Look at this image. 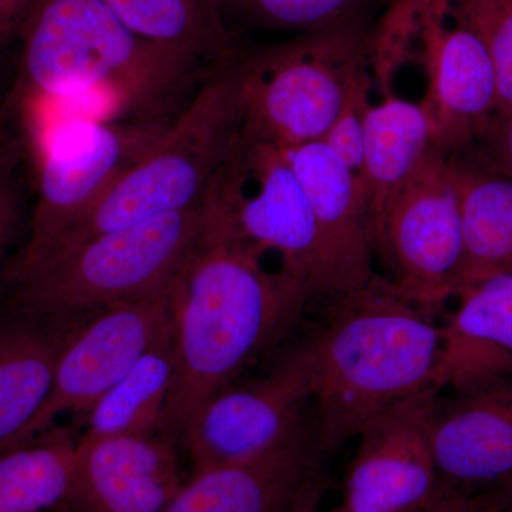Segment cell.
<instances>
[{
    "label": "cell",
    "mask_w": 512,
    "mask_h": 512,
    "mask_svg": "<svg viewBox=\"0 0 512 512\" xmlns=\"http://www.w3.org/2000/svg\"><path fill=\"white\" fill-rule=\"evenodd\" d=\"M423 512H501L495 510L483 498L473 497L439 484L437 493L431 498Z\"/></svg>",
    "instance_id": "30"
},
{
    "label": "cell",
    "mask_w": 512,
    "mask_h": 512,
    "mask_svg": "<svg viewBox=\"0 0 512 512\" xmlns=\"http://www.w3.org/2000/svg\"><path fill=\"white\" fill-rule=\"evenodd\" d=\"M325 491L326 487H320L318 490L313 491V493L293 512H318L319 504L320 501H322Z\"/></svg>",
    "instance_id": "32"
},
{
    "label": "cell",
    "mask_w": 512,
    "mask_h": 512,
    "mask_svg": "<svg viewBox=\"0 0 512 512\" xmlns=\"http://www.w3.org/2000/svg\"><path fill=\"white\" fill-rule=\"evenodd\" d=\"M183 483L163 433L79 443L76 478L56 512H161Z\"/></svg>",
    "instance_id": "17"
},
{
    "label": "cell",
    "mask_w": 512,
    "mask_h": 512,
    "mask_svg": "<svg viewBox=\"0 0 512 512\" xmlns=\"http://www.w3.org/2000/svg\"><path fill=\"white\" fill-rule=\"evenodd\" d=\"M458 192L461 251L454 296L512 274V180L460 154L448 156Z\"/></svg>",
    "instance_id": "19"
},
{
    "label": "cell",
    "mask_w": 512,
    "mask_h": 512,
    "mask_svg": "<svg viewBox=\"0 0 512 512\" xmlns=\"http://www.w3.org/2000/svg\"><path fill=\"white\" fill-rule=\"evenodd\" d=\"M79 443L50 427L0 453V512H56L72 490Z\"/></svg>",
    "instance_id": "24"
},
{
    "label": "cell",
    "mask_w": 512,
    "mask_h": 512,
    "mask_svg": "<svg viewBox=\"0 0 512 512\" xmlns=\"http://www.w3.org/2000/svg\"><path fill=\"white\" fill-rule=\"evenodd\" d=\"M175 372L173 336L154 346L89 410L80 444L161 433Z\"/></svg>",
    "instance_id": "22"
},
{
    "label": "cell",
    "mask_w": 512,
    "mask_h": 512,
    "mask_svg": "<svg viewBox=\"0 0 512 512\" xmlns=\"http://www.w3.org/2000/svg\"><path fill=\"white\" fill-rule=\"evenodd\" d=\"M245 136L279 148L325 138L366 69V42L346 25L238 56Z\"/></svg>",
    "instance_id": "6"
},
{
    "label": "cell",
    "mask_w": 512,
    "mask_h": 512,
    "mask_svg": "<svg viewBox=\"0 0 512 512\" xmlns=\"http://www.w3.org/2000/svg\"><path fill=\"white\" fill-rule=\"evenodd\" d=\"M134 35L154 45L225 64L237 57L220 0H106Z\"/></svg>",
    "instance_id": "23"
},
{
    "label": "cell",
    "mask_w": 512,
    "mask_h": 512,
    "mask_svg": "<svg viewBox=\"0 0 512 512\" xmlns=\"http://www.w3.org/2000/svg\"><path fill=\"white\" fill-rule=\"evenodd\" d=\"M315 359L308 338L286 350L261 379L229 384L205 404L184 431L192 473L244 463L296 433L311 414Z\"/></svg>",
    "instance_id": "10"
},
{
    "label": "cell",
    "mask_w": 512,
    "mask_h": 512,
    "mask_svg": "<svg viewBox=\"0 0 512 512\" xmlns=\"http://www.w3.org/2000/svg\"><path fill=\"white\" fill-rule=\"evenodd\" d=\"M62 342L40 320L10 315L0 323V453L18 446L45 406Z\"/></svg>",
    "instance_id": "20"
},
{
    "label": "cell",
    "mask_w": 512,
    "mask_h": 512,
    "mask_svg": "<svg viewBox=\"0 0 512 512\" xmlns=\"http://www.w3.org/2000/svg\"><path fill=\"white\" fill-rule=\"evenodd\" d=\"M37 128L39 177L29 238L3 281L36 264L167 130L165 121L43 117Z\"/></svg>",
    "instance_id": "7"
},
{
    "label": "cell",
    "mask_w": 512,
    "mask_h": 512,
    "mask_svg": "<svg viewBox=\"0 0 512 512\" xmlns=\"http://www.w3.org/2000/svg\"><path fill=\"white\" fill-rule=\"evenodd\" d=\"M205 201L221 212L264 258L279 256V271L329 299L328 265L311 204L282 148L242 136Z\"/></svg>",
    "instance_id": "8"
},
{
    "label": "cell",
    "mask_w": 512,
    "mask_h": 512,
    "mask_svg": "<svg viewBox=\"0 0 512 512\" xmlns=\"http://www.w3.org/2000/svg\"><path fill=\"white\" fill-rule=\"evenodd\" d=\"M308 197L328 265L330 298L375 272V234L365 184L322 140L282 148Z\"/></svg>",
    "instance_id": "16"
},
{
    "label": "cell",
    "mask_w": 512,
    "mask_h": 512,
    "mask_svg": "<svg viewBox=\"0 0 512 512\" xmlns=\"http://www.w3.org/2000/svg\"><path fill=\"white\" fill-rule=\"evenodd\" d=\"M2 49H3V47H0V50H2Z\"/></svg>",
    "instance_id": "35"
},
{
    "label": "cell",
    "mask_w": 512,
    "mask_h": 512,
    "mask_svg": "<svg viewBox=\"0 0 512 512\" xmlns=\"http://www.w3.org/2000/svg\"><path fill=\"white\" fill-rule=\"evenodd\" d=\"M463 235L448 154L434 144L384 205L375 252L390 282L436 318L454 296Z\"/></svg>",
    "instance_id": "9"
},
{
    "label": "cell",
    "mask_w": 512,
    "mask_h": 512,
    "mask_svg": "<svg viewBox=\"0 0 512 512\" xmlns=\"http://www.w3.org/2000/svg\"><path fill=\"white\" fill-rule=\"evenodd\" d=\"M308 336L315 359V423L326 456L376 417L437 386L443 333L434 316L383 275L328 299ZM441 390V389H440Z\"/></svg>",
    "instance_id": "2"
},
{
    "label": "cell",
    "mask_w": 512,
    "mask_h": 512,
    "mask_svg": "<svg viewBox=\"0 0 512 512\" xmlns=\"http://www.w3.org/2000/svg\"><path fill=\"white\" fill-rule=\"evenodd\" d=\"M503 512H512V501L504 508Z\"/></svg>",
    "instance_id": "34"
},
{
    "label": "cell",
    "mask_w": 512,
    "mask_h": 512,
    "mask_svg": "<svg viewBox=\"0 0 512 512\" xmlns=\"http://www.w3.org/2000/svg\"><path fill=\"white\" fill-rule=\"evenodd\" d=\"M18 36L25 101L97 94L138 120L164 121L201 64L134 35L106 0H33Z\"/></svg>",
    "instance_id": "3"
},
{
    "label": "cell",
    "mask_w": 512,
    "mask_h": 512,
    "mask_svg": "<svg viewBox=\"0 0 512 512\" xmlns=\"http://www.w3.org/2000/svg\"><path fill=\"white\" fill-rule=\"evenodd\" d=\"M32 3L33 0H0V47L18 36Z\"/></svg>",
    "instance_id": "31"
},
{
    "label": "cell",
    "mask_w": 512,
    "mask_h": 512,
    "mask_svg": "<svg viewBox=\"0 0 512 512\" xmlns=\"http://www.w3.org/2000/svg\"><path fill=\"white\" fill-rule=\"evenodd\" d=\"M237 59L238 55L221 64L204 80L156 143L22 275L99 235L202 207L215 178L244 136V96Z\"/></svg>",
    "instance_id": "4"
},
{
    "label": "cell",
    "mask_w": 512,
    "mask_h": 512,
    "mask_svg": "<svg viewBox=\"0 0 512 512\" xmlns=\"http://www.w3.org/2000/svg\"><path fill=\"white\" fill-rule=\"evenodd\" d=\"M249 16L269 28L323 32L346 26L363 0H238Z\"/></svg>",
    "instance_id": "26"
},
{
    "label": "cell",
    "mask_w": 512,
    "mask_h": 512,
    "mask_svg": "<svg viewBox=\"0 0 512 512\" xmlns=\"http://www.w3.org/2000/svg\"><path fill=\"white\" fill-rule=\"evenodd\" d=\"M20 147L10 138L0 140V254L8 247L19 218V183L16 177Z\"/></svg>",
    "instance_id": "28"
},
{
    "label": "cell",
    "mask_w": 512,
    "mask_h": 512,
    "mask_svg": "<svg viewBox=\"0 0 512 512\" xmlns=\"http://www.w3.org/2000/svg\"><path fill=\"white\" fill-rule=\"evenodd\" d=\"M315 414L262 456L192 473L161 512H293L328 485Z\"/></svg>",
    "instance_id": "15"
},
{
    "label": "cell",
    "mask_w": 512,
    "mask_h": 512,
    "mask_svg": "<svg viewBox=\"0 0 512 512\" xmlns=\"http://www.w3.org/2000/svg\"><path fill=\"white\" fill-rule=\"evenodd\" d=\"M476 143L478 151L473 160L512 180V114H494Z\"/></svg>",
    "instance_id": "29"
},
{
    "label": "cell",
    "mask_w": 512,
    "mask_h": 512,
    "mask_svg": "<svg viewBox=\"0 0 512 512\" xmlns=\"http://www.w3.org/2000/svg\"><path fill=\"white\" fill-rule=\"evenodd\" d=\"M369 77L360 70L350 86L345 106L330 127L323 143L363 181V131L369 110Z\"/></svg>",
    "instance_id": "27"
},
{
    "label": "cell",
    "mask_w": 512,
    "mask_h": 512,
    "mask_svg": "<svg viewBox=\"0 0 512 512\" xmlns=\"http://www.w3.org/2000/svg\"><path fill=\"white\" fill-rule=\"evenodd\" d=\"M204 227L171 285L175 372L161 433L183 437L202 407L282 338L313 301L208 202Z\"/></svg>",
    "instance_id": "1"
},
{
    "label": "cell",
    "mask_w": 512,
    "mask_h": 512,
    "mask_svg": "<svg viewBox=\"0 0 512 512\" xmlns=\"http://www.w3.org/2000/svg\"><path fill=\"white\" fill-rule=\"evenodd\" d=\"M437 144L436 123L426 103L414 104L392 94L370 104L363 131V184L373 234L392 192Z\"/></svg>",
    "instance_id": "21"
},
{
    "label": "cell",
    "mask_w": 512,
    "mask_h": 512,
    "mask_svg": "<svg viewBox=\"0 0 512 512\" xmlns=\"http://www.w3.org/2000/svg\"><path fill=\"white\" fill-rule=\"evenodd\" d=\"M458 299L457 311L441 326L437 387L466 392L512 377V274L481 282Z\"/></svg>",
    "instance_id": "18"
},
{
    "label": "cell",
    "mask_w": 512,
    "mask_h": 512,
    "mask_svg": "<svg viewBox=\"0 0 512 512\" xmlns=\"http://www.w3.org/2000/svg\"><path fill=\"white\" fill-rule=\"evenodd\" d=\"M512 501V483L510 487H508V490L505 491L503 501H501V510H504L505 507H507L508 504H510Z\"/></svg>",
    "instance_id": "33"
},
{
    "label": "cell",
    "mask_w": 512,
    "mask_h": 512,
    "mask_svg": "<svg viewBox=\"0 0 512 512\" xmlns=\"http://www.w3.org/2000/svg\"><path fill=\"white\" fill-rule=\"evenodd\" d=\"M439 484L501 510L512 483V377L440 397L431 424Z\"/></svg>",
    "instance_id": "14"
},
{
    "label": "cell",
    "mask_w": 512,
    "mask_h": 512,
    "mask_svg": "<svg viewBox=\"0 0 512 512\" xmlns=\"http://www.w3.org/2000/svg\"><path fill=\"white\" fill-rule=\"evenodd\" d=\"M171 285L100 309L63 339L52 390L18 446L50 429L60 414L89 412L141 357L173 336Z\"/></svg>",
    "instance_id": "11"
},
{
    "label": "cell",
    "mask_w": 512,
    "mask_h": 512,
    "mask_svg": "<svg viewBox=\"0 0 512 512\" xmlns=\"http://www.w3.org/2000/svg\"><path fill=\"white\" fill-rule=\"evenodd\" d=\"M461 18L483 42L497 74V116L512 114V0H456Z\"/></svg>",
    "instance_id": "25"
},
{
    "label": "cell",
    "mask_w": 512,
    "mask_h": 512,
    "mask_svg": "<svg viewBox=\"0 0 512 512\" xmlns=\"http://www.w3.org/2000/svg\"><path fill=\"white\" fill-rule=\"evenodd\" d=\"M202 227L201 207L89 239L6 285L8 313L60 322L168 288Z\"/></svg>",
    "instance_id": "5"
},
{
    "label": "cell",
    "mask_w": 512,
    "mask_h": 512,
    "mask_svg": "<svg viewBox=\"0 0 512 512\" xmlns=\"http://www.w3.org/2000/svg\"><path fill=\"white\" fill-rule=\"evenodd\" d=\"M440 397L427 387L367 424L332 512H423L439 488L431 424Z\"/></svg>",
    "instance_id": "12"
},
{
    "label": "cell",
    "mask_w": 512,
    "mask_h": 512,
    "mask_svg": "<svg viewBox=\"0 0 512 512\" xmlns=\"http://www.w3.org/2000/svg\"><path fill=\"white\" fill-rule=\"evenodd\" d=\"M456 0H412L413 25L423 45L430 79L429 107L437 144L448 156L460 154L480 137L497 110V74L490 55L456 6Z\"/></svg>",
    "instance_id": "13"
}]
</instances>
